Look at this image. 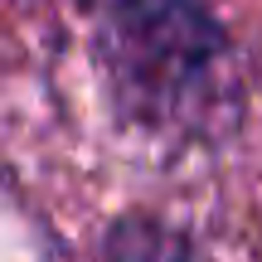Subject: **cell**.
Returning a JSON list of instances; mask_svg holds the SVG:
<instances>
[{"instance_id": "1", "label": "cell", "mask_w": 262, "mask_h": 262, "mask_svg": "<svg viewBox=\"0 0 262 262\" xmlns=\"http://www.w3.org/2000/svg\"><path fill=\"white\" fill-rule=\"evenodd\" d=\"M141 122L214 136L238 117V68L209 0H73Z\"/></svg>"}]
</instances>
